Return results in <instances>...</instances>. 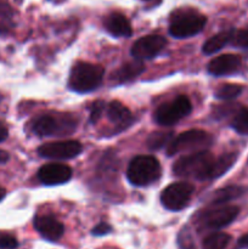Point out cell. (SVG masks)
I'll list each match as a JSON object with an SVG mask.
<instances>
[{
    "instance_id": "1",
    "label": "cell",
    "mask_w": 248,
    "mask_h": 249,
    "mask_svg": "<svg viewBox=\"0 0 248 249\" xmlns=\"http://www.w3.org/2000/svg\"><path fill=\"white\" fill-rule=\"evenodd\" d=\"M215 157L208 151H197L181 157L173 167L177 177L195 178L197 180H209V173Z\"/></svg>"
},
{
    "instance_id": "2",
    "label": "cell",
    "mask_w": 248,
    "mask_h": 249,
    "mask_svg": "<svg viewBox=\"0 0 248 249\" xmlns=\"http://www.w3.org/2000/svg\"><path fill=\"white\" fill-rule=\"evenodd\" d=\"M105 71L101 66L88 62H77L71 71L68 87L79 94L97 89L104 79Z\"/></svg>"
},
{
    "instance_id": "3",
    "label": "cell",
    "mask_w": 248,
    "mask_h": 249,
    "mask_svg": "<svg viewBox=\"0 0 248 249\" xmlns=\"http://www.w3.org/2000/svg\"><path fill=\"white\" fill-rule=\"evenodd\" d=\"M206 23V16L196 10H175L170 16L169 33L175 38H190L203 31Z\"/></svg>"
},
{
    "instance_id": "4",
    "label": "cell",
    "mask_w": 248,
    "mask_h": 249,
    "mask_svg": "<svg viewBox=\"0 0 248 249\" xmlns=\"http://www.w3.org/2000/svg\"><path fill=\"white\" fill-rule=\"evenodd\" d=\"M160 164L152 156H138L129 163L126 177L135 186H147L160 177Z\"/></svg>"
},
{
    "instance_id": "5",
    "label": "cell",
    "mask_w": 248,
    "mask_h": 249,
    "mask_svg": "<svg viewBox=\"0 0 248 249\" xmlns=\"http://www.w3.org/2000/svg\"><path fill=\"white\" fill-rule=\"evenodd\" d=\"M213 138L211 134L199 129H192L173 138L167 146L168 156H174L181 152H197L203 151L212 145Z\"/></svg>"
},
{
    "instance_id": "6",
    "label": "cell",
    "mask_w": 248,
    "mask_h": 249,
    "mask_svg": "<svg viewBox=\"0 0 248 249\" xmlns=\"http://www.w3.org/2000/svg\"><path fill=\"white\" fill-rule=\"evenodd\" d=\"M240 209L236 206H221L203 211L199 214L196 224L199 231L219 230L230 225L237 218Z\"/></svg>"
},
{
    "instance_id": "7",
    "label": "cell",
    "mask_w": 248,
    "mask_h": 249,
    "mask_svg": "<svg viewBox=\"0 0 248 249\" xmlns=\"http://www.w3.org/2000/svg\"><path fill=\"white\" fill-rule=\"evenodd\" d=\"M192 105L189 97L180 95L169 102L162 104L155 111L153 118L156 123L163 126L174 125L177 122L187 116L191 112Z\"/></svg>"
},
{
    "instance_id": "8",
    "label": "cell",
    "mask_w": 248,
    "mask_h": 249,
    "mask_svg": "<svg viewBox=\"0 0 248 249\" xmlns=\"http://www.w3.org/2000/svg\"><path fill=\"white\" fill-rule=\"evenodd\" d=\"M75 128V123L68 117L56 118L50 114H43L34 119L32 130L38 136L70 135Z\"/></svg>"
},
{
    "instance_id": "9",
    "label": "cell",
    "mask_w": 248,
    "mask_h": 249,
    "mask_svg": "<svg viewBox=\"0 0 248 249\" xmlns=\"http://www.w3.org/2000/svg\"><path fill=\"white\" fill-rule=\"evenodd\" d=\"M194 191V185L190 182H174L163 190L160 202L168 211L179 212L187 206Z\"/></svg>"
},
{
    "instance_id": "10",
    "label": "cell",
    "mask_w": 248,
    "mask_h": 249,
    "mask_svg": "<svg viewBox=\"0 0 248 249\" xmlns=\"http://www.w3.org/2000/svg\"><path fill=\"white\" fill-rule=\"evenodd\" d=\"M83 147L78 141H55L41 145L38 148L40 157L49 160H71L80 155Z\"/></svg>"
},
{
    "instance_id": "11",
    "label": "cell",
    "mask_w": 248,
    "mask_h": 249,
    "mask_svg": "<svg viewBox=\"0 0 248 249\" xmlns=\"http://www.w3.org/2000/svg\"><path fill=\"white\" fill-rule=\"evenodd\" d=\"M165 45H167V39L164 36L151 34L138 39L131 46L130 53L135 60H150L164 50Z\"/></svg>"
},
{
    "instance_id": "12",
    "label": "cell",
    "mask_w": 248,
    "mask_h": 249,
    "mask_svg": "<svg viewBox=\"0 0 248 249\" xmlns=\"http://www.w3.org/2000/svg\"><path fill=\"white\" fill-rule=\"evenodd\" d=\"M72 178V169L63 163H49L38 172V179L44 185H62Z\"/></svg>"
},
{
    "instance_id": "13",
    "label": "cell",
    "mask_w": 248,
    "mask_h": 249,
    "mask_svg": "<svg viewBox=\"0 0 248 249\" xmlns=\"http://www.w3.org/2000/svg\"><path fill=\"white\" fill-rule=\"evenodd\" d=\"M34 228L45 240L56 242L62 237L65 228L62 224L50 215H39L34 219Z\"/></svg>"
},
{
    "instance_id": "14",
    "label": "cell",
    "mask_w": 248,
    "mask_h": 249,
    "mask_svg": "<svg viewBox=\"0 0 248 249\" xmlns=\"http://www.w3.org/2000/svg\"><path fill=\"white\" fill-rule=\"evenodd\" d=\"M240 67V56L233 55V53H225V55L213 58L208 63V72L215 77H221V75L232 74V73L237 72Z\"/></svg>"
},
{
    "instance_id": "15",
    "label": "cell",
    "mask_w": 248,
    "mask_h": 249,
    "mask_svg": "<svg viewBox=\"0 0 248 249\" xmlns=\"http://www.w3.org/2000/svg\"><path fill=\"white\" fill-rule=\"evenodd\" d=\"M105 28L113 36H125V38H128L133 33L129 19L124 15L119 14V12H112L106 17Z\"/></svg>"
},
{
    "instance_id": "16",
    "label": "cell",
    "mask_w": 248,
    "mask_h": 249,
    "mask_svg": "<svg viewBox=\"0 0 248 249\" xmlns=\"http://www.w3.org/2000/svg\"><path fill=\"white\" fill-rule=\"evenodd\" d=\"M107 117L119 129L126 128L133 122L130 111L119 101H112L107 106Z\"/></svg>"
},
{
    "instance_id": "17",
    "label": "cell",
    "mask_w": 248,
    "mask_h": 249,
    "mask_svg": "<svg viewBox=\"0 0 248 249\" xmlns=\"http://www.w3.org/2000/svg\"><path fill=\"white\" fill-rule=\"evenodd\" d=\"M145 71V66L140 60H135L133 62H126L123 66L114 71L112 74V79L116 83H128L138 78Z\"/></svg>"
},
{
    "instance_id": "18",
    "label": "cell",
    "mask_w": 248,
    "mask_h": 249,
    "mask_svg": "<svg viewBox=\"0 0 248 249\" xmlns=\"http://www.w3.org/2000/svg\"><path fill=\"white\" fill-rule=\"evenodd\" d=\"M233 34H235V31H233V29H229V31H224L215 34V36L209 38L208 40L204 43L203 53H207V55H212V53H218V51L221 50L224 46L228 45L229 43L232 41Z\"/></svg>"
},
{
    "instance_id": "19",
    "label": "cell",
    "mask_w": 248,
    "mask_h": 249,
    "mask_svg": "<svg viewBox=\"0 0 248 249\" xmlns=\"http://www.w3.org/2000/svg\"><path fill=\"white\" fill-rule=\"evenodd\" d=\"M245 194V189L240 186H228L224 189L216 190L213 195H211V203L213 206H220V204L230 202L232 199L238 198Z\"/></svg>"
},
{
    "instance_id": "20",
    "label": "cell",
    "mask_w": 248,
    "mask_h": 249,
    "mask_svg": "<svg viewBox=\"0 0 248 249\" xmlns=\"http://www.w3.org/2000/svg\"><path fill=\"white\" fill-rule=\"evenodd\" d=\"M236 160H237V155L235 152L225 153V155L220 156L219 158H215L213 163V167L211 169V173H209V180L216 179V178L225 174L235 164Z\"/></svg>"
},
{
    "instance_id": "21",
    "label": "cell",
    "mask_w": 248,
    "mask_h": 249,
    "mask_svg": "<svg viewBox=\"0 0 248 249\" xmlns=\"http://www.w3.org/2000/svg\"><path fill=\"white\" fill-rule=\"evenodd\" d=\"M230 241V235L216 231V232H212L207 237H204L203 242H202V249H226Z\"/></svg>"
},
{
    "instance_id": "22",
    "label": "cell",
    "mask_w": 248,
    "mask_h": 249,
    "mask_svg": "<svg viewBox=\"0 0 248 249\" xmlns=\"http://www.w3.org/2000/svg\"><path fill=\"white\" fill-rule=\"evenodd\" d=\"M15 14L7 2L0 0V33L6 34L14 29Z\"/></svg>"
},
{
    "instance_id": "23",
    "label": "cell",
    "mask_w": 248,
    "mask_h": 249,
    "mask_svg": "<svg viewBox=\"0 0 248 249\" xmlns=\"http://www.w3.org/2000/svg\"><path fill=\"white\" fill-rule=\"evenodd\" d=\"M173 139V133H169V131H156V133H152L147 138V147L150 150H159L163 146H168V143L170 142V140Z\"/></svg>"
},
{
    "instance_id": "24",
    "label": "cell",
    "mask_w": 248,
    "mask_h": 249,
    "mask_svg": "<svg viewBox=\"0 0 248 249\" xmlns=\"http://www.w3.org/2000/svg\"><path fill=\"white\" fill-rule=\"evenodd\" d=\"M243 88L238 84H223L215 90V97L219 100H232L240 96Z\"/></svg>"
},
{
    "instance_id": "25",
    "label": "cell",
    "mask_w": 248,
    "mask_h": 249,
    "mask_svg": "<svg viewBox=\"0 0 248 249\" xmlns=\"http://www.w3.org/2000/svg\"><path fill=\"white\" fill-rule=\"evenodd\" d=\"M232 128L241 135H248V108H241L232 119Z\"/></svg>"
},
{
    "instance_id": "26",
    "label": "cell",
    "mask_w": 248,
    "mask_h": 249,
    "mask_svg": "<svg viewBox=\"0 0 248 249\" xmlns=\"http://www.w3.org/2000/svg\"><path fill=\"white\" fill-rule=\"evenodd\" d=\"M177 243H179L180 248L181 249H196L192 235L190 233V231L187 230L186 228L182 229V230L180 231L179 237H177Z\"/></svg>"
},
{
    "instance_id": "27",
    "label": "cell",
    "mask_w": 248,
    "mask_h": 249,
    "mask_svg": "<svg viewBox=\"0 0 248 249\" xmlns=\"http://www.w3.org/2000/svg\"><path fill=\"white\" fill-rule=\"evenodd\" d=\"M105 109H106V104H105L104 101H101V100L95 101L94 104L91 105V108H90V122L94 124L96 123V122H99V119L101 118Z\"/></svg>"
},
{
    "instance_id": "28",
    "label": "cell",
    "mask_w": 248,
    "mask_h": 249,
    "mask_svg": "<svg viewBox=\"0 0 248 249\" xmlns=\"http://www.w3.org/2000/svg\"><path fill=\"white\" fill-rule=\"evenodd\" d=\"M231 43L238 48H248V28L235 32Z\"/></svg>"
},
{
    "instance_id": "29",
    "label": "cell",
    "mask_w": 248,
    "mask_h": 249,
    "mask_svg": "<svg viewBox=\"0 0 248 249\" xmlns=\"http://www.w3.org/2000/svg\"><path fill=\"white\" fill-rule=\"evenodd\" d=\"M17 246H18V242L12 236H0V249H16Z\"/></svg>"
},
{
    "instance_id": "30",
    "label": "cell",
    "mask_w": 248,
    "mask_h": 249,
    "mask_svg": "<svg viewBox=\"0 0 248 249\" xmlns=\"http://www.w3.org/2000/svg\"><path fill=\"white\" fill-rule=\"evenodd\" d=\"M111 231H112V228L108 225V224L100 223L99 225H96L94 229H92L91 233L95 236H105L107 235V233L111 232Z\"/></svg>"
},
{
    "instance_id": "31",
    "label": "cell",
    "mask_w": 248,
    "mask_h": 249,
    "mask_svg": "<svg viewBox=\"0 0 248 249\" xmlns=\"http://www.w3.org/2000/svg\"><path fill=\"white\" fill-rule=\"evenodd\" d=\"M9 136V131H7V128L4 125V124L0 122V142L5 141Z\"/></svg>"
},
{
    "instance_id": "32",
    "label": "cell",
    "mask_w": 248,
    "mask_h": 249,
    "mask_svg": "<svg viewBox=\"0 0 248 249\" xmlns=\"http://www.w3.org/2000/svg\"><path fill=\"white\" fill-rule=\"evenodd\" d=\"M238 248H246L248 249V233L247 235L242 236V237L238 240V243H237Z\"/></svg>"
},
{
    "instance_id": "33",
    "label": "cell",
    "mask_w": 248,
    "mask_h": 249,
    "mask_svg": "<svg viewBox=\"0 0 248 249\" xmlns=\"http://www.w3.org/2000/svg\"><path fill=\"white\" fill-rule=\"evenodd\" d=\"M9 160H10L9 153L4 150H0V164H4V163H6Z\"/></svg>"
},
{
    "instance_id": "34",
    "label": "cell",
    "mask_w": 248,
    "mask_h": 249,
    "mask_svg": "<svg viewBox=\"0 0 248 249\" xmlns=\"http://www.w3.org/2000/svg\"><path fill=\"white\" fill-rule=\"evenodd\" d=\"M143 2H147V4H151V5H153V6H155V5H158L159 4L160 1H162V0H142Z\"/></svg>"
},
{
    "instance_id": "35",
    "label": "cell",
    "mask_w": 248,
    "mask_h": 249,
    "mask_svg": "<svg viewBox=\"0 0 248 249\" xmlns=\"http://www.w3.org/2000/svg\"><path fill=\"white\" fill-rule=\"evenodd\" d=\"M5 194H6V191H5V189H2V187H0V201H1V199L4 198Z\"/></svg>"
}]
</instances>
